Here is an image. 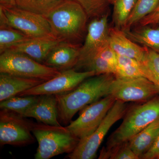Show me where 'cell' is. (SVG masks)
<instances>
[{
  "mask_svg": "<svg viewBox=\"0 0 159 159\" xmlns=\"http://www.w3.org/2000/svg\"><path fill=\"white\" fill-rule=\"evenodd\" d=\"M115 78L112 74L96 75L84 80L71 92L56 95L60 122L66 125L70 124L78 111L109 95Z\"/></svg>",
  "mask_w": 159,
  "mask_h": 159,
  "instance_id": "1",
  "label": "cell"
},
{
  "mask_svg": "<svg viewBox=\"0 0 159 159\" xmlns=\"http://www.w3.org/2000/svg\"><path fill=\"white\" fill-rule=\"evenodd\" d=\"M45 17L53 36L60 42L78 44L87 29L88 16L74 0H64Z\"/></svg>",
  "mask_w": 159,
  "mask_h": 159,
  "instance_id": "2",
  "label": "cell"
},
{
  "mask_svg": "<svg viewBox=\"0 0 159 159\" xmlns=\"http://www.w3.org/2000/svg\"><path fill=\"white\" fill-rule=\"evenodd\" d=\"M31 131L38 142L35 159H49L63 153H70L80 141L66 126L62 125L32 122Z\"/></svg>",
  "mask_w": 159,
  "mask_h": 159,
  "instance_id": "3",
  "label": "cell"
},
{
  "mask_svg": "<svg viewBox=\"0 0 159 159\" xmlns=\"http://www.w3.org/2000/svg\"><path fill=\"white\" fill-rule=\"evenodd\" d=\"M123 122L111 135L107 149L127 142L132 138L159 118V95L142 104L129 107Z\"/></svg>",
  "mask_w": 159,
  "mask_h": 159,
  "instance_id": "4",
  "label": "cell"
},
{
  "mask_svg": "<svg viewBox=\"0 0 159 159\" xmlns=\"http://www.w3.org/2000/svg\"><path fill=\"white\" fill-rule=\"evenodd\" d=\"M61 72L20 52L8 50L0 56V73L46 81Z\"/></svg>",
  "mask_w": 159,
  "mask_h": 159,
  "instance_id": "5",
  "label": "cell"
},
{
  "mask_svg": "<svg viewBox=\"0 0 159 159\" xmlns=\"http://www.w3.org/2000/svg\"><path fill=\"white\" fill-rule=\"evenodd\" d=\"M126 102L116 100L101 124L89 136L80 140L74 151L68 154L70 159H93L97 156V150L112 125L124 117L128 109Z\"/></svg>",
  "mask_w": 159,
  "mask_h": 159,
  "instance_id": "6",
  "label": "cell"
},
{
  "mask_svg": "<svg viewBox=\"0 0 159 159\" xmlns=\"http://www.w3.org/2000/svg\"><path fill=\"white\" fill-rule=\"evenodd\" d=\"M0 14L3 20L1 25H8L29 37H54L48 21L43 16L16 6L8 7L0 6Z\"/></svg>",
  "mask_w": 159,
  "mask_h": 159,
  "instance_id": "7",
  "label": "cell"
},
{
  "mask_svg": "<svg viewBox=\"0 0 159 159\" xmlns=\"http://www.w3.org/2000/svg\"><path fill=\"white\" fill-rule=\"evenodd\" d=\"M12 111H0V144L24 147L33 144L35 139L31 134L32 121Z\"/></svg>",
  "mask_w": 159,
  "mask_h": 159,
  "instance_id": "8",
  "label": "cell"
},
{
  "mask_svg": "<svg viewBox=\"0 0 159 159\" xmlns=\"http://www.w3.org/2000/svg\"><path fill=\"white\" fill-rule=\"evenodd\" d=\"M116 100L109 95L86 106L80 111L77 119L66 127L80 140L85 139L101 124Z\"/></svg>",
  "mask_w": 159,
  "mask_h": 159,
  "instance_id": "9",
  "label": "cell"
},
{
  "mask_svg": "<svg viewBox=\"0 0 159 159\" xmlns=\"http://www.w3.org/2000/svg\"><path fill=\"white\" fill-rule=\"evenodd\" d=\"M109 95L116 100L125 102H145L159 95V89L145 77H115L110 88Z\"/></svg>",
  "mask_w": 159,
  "mask_h": 159,
  "instance_id": "10",
  "label": "cell"
},
{
  "mask_svg": "<svg viewBox=\"0 0 159 159\" xmlns=\"http://www.w3.org/2000/svg\"><path fill=\"white\" fill-rule=\"evenodd\" d=\"M93 71L78 72L73 68L61 71L54 78L45 81L20 93L18 96L60 95L69 93L76 88L84 80L96 76Z\"/></svg>",
  "mask_w": 159,
  "mask_h": 159,
  "instance_id": "11",
  "label": "cell"
},
{
  "mask_svg": "<svg viewBox=\"0 0 159 159\" xmlns=\"http://www.w3.org/2000/svg\"><path fill=\"white\" fill-rule=\"evenodd\" d=\"M108 16L107 11L101 16L94 18L88 25L85 41L80 47L79 59L75 69L82 68L102 47L109 43Z\"/></svg>",
  "mask_w": 159,
  "mask_h": 159,
  "instance_id": "12",
  "label": "cell"
},
{
  "mask_svg": "<svg viewBox=\"0 0 159 159\" xmlns=\"http://www.w3.org/2000/svg\"><path fill=\"white\" fill-rule=\"evenodd\" d=\"M80 48L79 44L59 42L43 64L60 71L74 68L78 62Z\"/></svg>",
  "mask_w": 159,
  "mask_h": 159,
  "instance_id": "13",
  "label": "cell"
},
{
  "mask_svg": "<svg viewBox=\"0 0 159 159\" xmlns=\"http://www.w3.org/2000/svg\"><path fill=\"white\" fill-rule=\"evenodd\" d=\"M23 116L34 118L38 122L47 125L61 126L58 119L56 95L39 96L37 102L27 109Z\"/></svg>",
  "mask_w": 159,
  "mask_h": 159,
  "instance_id": "14",
  "label": "cell"
},
{
  "mask_svg": "<svg viewBox=\"0 0 159 159\" xmlns=\"http://www.w3.org/2000/svg\"><path fill=\"white\" fill-rule=\"evenodd\" d=\"M109 44L118 55L134 58L144 63L146 59L148 48L141 47L129 39L121 29H110Z\"/></svg>",
  "mask_w": 159,
  "mask_h": 159,
  "instance_id": "15",
  "label": "cell"
},
{
  "mask_svg": "<svg viewBox=\"0 0 159 159\" xmlns=\"http://www.w3.org/2000/svg\"><path fill=\"white\" fill-rule=\"evenodd\" d=\"M59 42L54 37L31 38L12 46L8 50L25 54L43 64L51 50Z\"/></svg>",
  "mask_w": 159,
  "mask_h": 159,
  "instance_id": "16",
  "label": "cell"
},
{
  "mask_svg": "<svg viewBox=\"0 0 159 159\" xmlns=\"http://www.w3.org/2000/svg\"><path fill=\"white\" fill-rule=\"evenodd\" d=\"M45 81L0 73V102L18 96Z\"/></svg>",
  "mask_w": 159,
  "mask_h": 159,
  "instance_id": "17",
  "label": "cell"
},
{
  "mask_svg": "<svg viewBox=\"0 0 159 159\" xmlns=\"http://www.w3.org/2000/svg\"><path fill=\"white\" fill-rule=\"evenodd\" d=\"M122 31L133 41L139 43L159 54V24L140 26L132 30Z\"/></svg>",
  "mask_w": 159,
  "mask_h": 159,
  "instance_id": "18",
  "label": "cell"
},
{
  "mask_svg": "<svg viewBox=\"0 0 159 159\" xmlns=\"http://www.w3.org/2000/svg\"><path fill=\"white\" fill-rule=\"evenodd\" d=\"M159 134V118L128 141L129 145L141 159L152 147Z\"/></svg>",
  "mask_w": 159,
  "mask_h": 159,
  "instance_id": "19",
  "label": "cell"
},
{
  "mask_svg": "<svg viewBox=\"0 0 159 159\" xmlns=\"http://www.w3.org/2000/svg\"><path fill=\"white\" fill-rule=\"evenodd\" d=\"M117 55L115 77L121 78L143 77L151 81L150 71L143 63L131 57Z\"/></svg>",
  "mask_w": 159,
  "mask_h": 159,
  "instance_id": "20",
  "label": "cell"
},
{
  "mask_svg": "<svg viewBox=\"0 0 159 159\" xmlns=\"http://www.w3.org/2000/svg\"><path fill=\"white\" fill-rule=\"evenodd\" d=\"M159 4V0H137L125 28L122 30L130 29L132 26L139 23L142 19L155 11Z\"/></svg>",
  "mask_w": 159,
  "mask_h": 159,
  "instance_id": "21",
  "label": "cell"
},
{
  "mask_svg": "<svg viewBox=\"0 0 159 159\" xmlns=\"http://www.w3.org/2000/svg\"><path fill=\"white\" fill-rule=\"evenodd\" d=\"M137 0H110L113 6V20L115 28L123 30Z\"/></svg>",
  "mask_w": 159,
  "mask_h": 159,
  "instance_id": "22",
  "label": "cell"
},
{
  "mask_svg": "<svg viewBox=\"0 0 159 159\" xmlns=\"http://www.w3.org/2000/svg\"><path fill=\"white\" fill-rule=\"evenodd\" d=\"M32 38L8 25H0V54L12 46Z\"/></svg>",
  "mask_w": 159,
  "mask_h": 159,
  "instance_id": "23",
  "label": "cell"
},
{
  "mask_svg": "<svg viewBox=\"0 0 159 159\" xmlns=\"http://www.w3.org/2000/svg\"><path fill=\"white\" fill-rule=\"evenodd\" d=\"M64 0H16V6L45 16Z\"/></svg>",
  "mask_w": 159,
  "mask_h": 159,
  "instance_id": "24",
  "label": "cell"
},
{
  "mask_svg": "<svg viewBox=\"0 0 159 159\" xmlns=\"http://www.w3.org/2000/svg\"><path fill=\"white\" fill-rule=\"evenodd\" d=\"M39 96H28L11 97L0 102V108L12 111L23 116L29 107L34 104Z\"/></svg>",
  "mask_w": 159,
  "mask_h": 159,
  "instance_id": "25",
  "label": "cell"
},
{
  "mask_svg": "<svg viewBox=\"0 0 159 159\" xmlns=\"http://www.w3.org/2000/svg\"><path fill=\"white\" fill-rule=\"evenodd\" d=\"M99 159H139L129 145L128 142L116 145L110 149L102 148Z\"/></svg>",
  "mask_w": 159,
  "mask_h": 159,
  "instance_id": "26",
  "label": "cell"
},
{
  "mask_svg": "<svg viewBox=\"0 0 159 159\" xmlns=\"http://www.w3.org/2000/svg\"><path fill=\"white\" fill-rule=\"evenodd\" d=\"M79 3L89 18L99 17L107 11V6L110 0H74Z\"/></svg>",
  "mask_w": 159,
  "mask_h": 159,
  "instance_id": "27",
  "label": "cell"
},
{
  "mask_svg": "<svg viewBox=\"0 0 159 159\" xmlns=\"http://www.w3.org/2000/svg\"><path fill=\"white\" fill-rule=\"evenodd\" d=\"M143 63L150 71L152 82L159 89V54L148 48L147 57Z\"/></svg>",
  "mask_w": 159,
  "mask_h": 159,
  "instance_id": "28",
  "label": "cell"
},
{
  "mask_svg": "<svg viewBox=\"0 0 159 159\" xmlns=\"http://www.w3.org/2000/svg\"><path fill=\"white\" fill-rule=\"evenodd\" d=\"M97 55L101 57L112 66L115 69L116 72L117 64V55H118L111 48L109 43L102 47L95 56Z\"/></svg>",
  "mask_w": 159,
  "mask_h": 159,
  "instance_id": "29",
  "label": "cell"
},
{
  "mask_svg": "<svg viewBox=\"0 0 159 159\" xmlns=\"http://www.w3.org/2000/svg\"><path fill=\"white\" fill-rule=\"evenodd\" d=\"M143 159H159V134L150 149L141 157Z\"/></svg>",
  "mask_w": 159,
  "mask_h": 159,
  "instance_id": "30",
  "label": "cell"
},
{
  "mask_svg": "<svg viewBox=\"0 0 159 159\" xmlns=\"http://www.w3.org/2000/svg\"><path fill=\"white\" fill-rule=\"evenodd\" d=\"M139 24L140 26L159 24V9L142 19Z\"/></svg>",
  "mask_w": 159,
  "mask_h": 159,
  "instance_id": "31",
  "label": "cell"
},
{
  "mask_svg": "<svg viewBox=\"0 0 159 159\" xmlns=\"http://www.w3.org/2000/svg\"><path fill=\"white\" fill-rule=\"evenodd\" d=\"M0 6L5 7L16 6V0H0Z\"/></svg>",
  "mask_w": 159,
  "mask_h": 159,
  "instance_id": "32",
  "label": "cell"
},
{
  "mask_svg": "<svg viewBox=\"0 0 159 159\" xmlns=\"http://www.w3.org/2000/svg\"><path fill=\"white\" fill-rule=\"evenodd\" d=\"M159 9V4L157 8V9H156V10H158V9ZM156 10H155V11H156Z\"/></svg>",
  "mask_w": 159,
  "mask_h": 159,
  "instance_id": "33",
  "label": "cell"
}]
</instances>
